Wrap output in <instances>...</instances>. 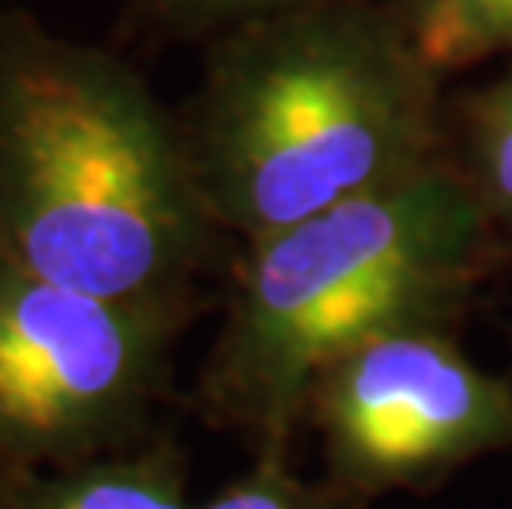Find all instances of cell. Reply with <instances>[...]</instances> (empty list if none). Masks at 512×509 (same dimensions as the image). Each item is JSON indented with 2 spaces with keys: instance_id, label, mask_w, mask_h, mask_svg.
Wrapping results in <instances>:
<instances>
[{
  "instance_id": "6da1fadb",
  "label": "cell",
  "mask_w": 512,
  "mask_h": 509,
  "mask_svg": "<svg viewBox=\"0 0 512 509\" xmlns=\"http://www.w3.org/2000/svg\"><path fill=\"white\" fill-rule=\"evenodd\" d=\"M219 232L179 113L116 53L0 0V245L67 288L189 318Z\"/></svg>"
},
{
  "instance_id": "9c48e42d",
  "label": "cell",
  "mask_w": 512,
  "mask_h": 509,
  "mask_svg": "<svg viewBox=\"0 0 512 509\" xmlns=\"http://www.w3.org/2000/svg\"><path fill=\"white\" fill-rule=\"evenodd\" d=\"M318 0H126L136 34L162 40H212L248 20L308 7Z\"/></svg>"
},
{
  "instance_id": "5b68a950",
  "label": "cell",
  "mask_w": 512,
  "mask_h": 509,
  "mask_svg": "<svg viewBox=\"0 0 512 509\" xmlns=\"http://www.w3.org/2000/svg\"><path fill=\"white\" fill-rule=\"evenodd\" d=\"M328 371L334 443L367 476H410L512 437V394L427 324L377 334Z\"/></svg>"
},
{
  "instance_id": "3957f363",
  "label": "cell",
  "mask_w": 512,
  "mask_h": 509,
  "mask_svg": "<svg viewBox=\"0 0 512 509\" xmlns=\"http://www.w3.org/2000/svg\"><path fill=\"white\" fill-rule=\"evenodd\" d=\"M486 212L443 159L248 242L205 371L219 417L275 420L357 344L423 324L463 288Z\"/></svg>"
},
{
  "instance_id": "8992f818",
  "label": "cell",
  "mask_w": 512,
  "mask_h": 509,
  "mask_svg": "<svg viewBox=\"0 0 512 509\" xmlns=\"http://www.w3.org/2000/svg\"><path fill=\"white\" fill-rule=\"evenodd\" d=\"M0 509H189L166 447H126L76 467L7 476Z\"/></svg>"
},
{
  "instance_id": "52a82bcc",
  "label": "cell",
  "mask_w": 512,
  "mask_h": 509,
  "mask_svg": "<svg viewBox=\"0 0 512 509\" xmlns=\"http://www.w3.org/2000/svg\"><path fill=\"white\" fill-rule=\"evenodd\" d=\"M433 70L512 57V0H390Z\"/></svg>"
},
{
  "instance_id": "7a4b0ae2",
  "label": "cell",
  "mask_w": 512,
  "mask_h": 509,
  "mask_svg": "<svg viewBox=\"0 0 512 509\" xmlns=\"http://www.w3.org/2000/svg\"><path fill=\"white\" fill-rule=\"evenodd\" d=\"M179 123L219 229H291L440 159V73L390 0H318L209 40Z\"/></svg>"
},
{
  "instance_id": "30bf717a",
  "label": "cell",
  "mask_w": 512,
  "mask_h": 509,
  "mask_svg": "<svg viewBox=\"0 0 512 509\" xmlns=\"http://www.w3.org/2000/svg\"><path fill=\"white\" fill-rule=\"evenodd\" d=\"M202 509H298L291 493L281 486L275 476H252L245 483L228 486L209 506Z\"/></svg>"
},
{
  "instance_id": "277c9868",
  "label": "cell",
  "mask_w": 512,
  "mask_h": 509,
  "mask_svg": "<svg viewBox=\"0 0 512 509\" xmlns=\"http://www.w3.org/2000/svg\"><path fill=\"white\" fill-rule=\"evenodd\" d=\"M182 321L50 281L0 245V480L136 447Z\"/></svg>"
},
{
  "instance_id": "ba28073f",
  "label": "cell",
  "mask_w": 512,
  "mask_h": 509,
  "mask_svg": "<svg viewBox=\"0 0 512 509\" xmlns=\"http://www.w3.org/2000/svg\"><path fill=\"white\" fill-rule=\"evenodd\" d=\"M456 106L463 143L460 176L486 215L512 225V67Z\"/></svg>"
}]
</instances>
